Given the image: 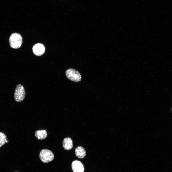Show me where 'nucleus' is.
I'll return each mask as SVG.
<instances>
[{"instance_id":"423d86ee","label":"nucleus","mask_w":172,"mask_h":172,"mask_svg":"<svg viewBox=\"0 0 172 172\" xmlns=\"http://www.w3.org/2000/svg\"><path fill=\"white\" fill-rule=\"evenodd\" d=\"M71 168L74 172H83L84 170V166L80 161L75 160L72 162Z\"/></svg>"},{"instance_id":"f03ea898","label":"nucleus","mask_w":172,"mask_h":172,"mask_svg":"<svg viewBox=\"0 0 172 172\" xmlns=\"http://www.w3.org/2000/svg\"><path fill=\"white\" fill-rule=\"evenodd\" d=\"M65 74L68 79L75 82H78L81 79V76L79 72L73 69H67L65 72Z\"/></svg>"},{"instance_id":"7ed1b4c3","label":"nucleus","mask_w":172,"mask_h":172,"mask_svg":"<svg viewBox=\"0 0 172 172\" xmlns=\"http://www.w3.org/2000/svg\"><path fill=\"white\" fill-rule=\"evenodd\" d=\"M39 156L41 161L44 163H48L52 161L54 158V155L53 152L47 149L42 150Z\"/></svg>"},{"instance_id":"20e7f679","label":"nucleus","mask_w":172,"mask_h":172,"mask_svg":"<svg viewBox=\"0 0 172 172\" xmlns=\"http://www.w3.org/2000/svg\"><path fill=\"white\" fill-rule=\"evenodd\" d=\"M25 92L23 86L21 84L18 85L16 87L14 94V99L16 102H20L24 99Z\"/></svg>"},{"instance_id":"0eeeda50","label":"nucleus","mask_w":172,"mask_h":172,"mask_svg":"<svg viewBox=\"0 0 172 172\" xmlns=\"http://www.w3.org/2000/svg\"><path fill=\"white\" fill-rule=\"evenodd\" d=\"M62 144L63 148L66 150L71 149L73 147L72 140L69 137L64 138L63 140Z\"/></svg>"},{"instance_id":"f257e3e1","label":"nucleus","mask_w":172,"mask_h":172,"mask_svg":"<svg viewBox=\"0 0 172 172\" xmlns=\"http://www.w3.org/2000/svg\"><path fill=\"white\" fill-rule=\"evenodd\" d=\"M10 45L12 48L17 49L21 46L22 42V38L19 34L14 33L10 36L9 39Z\"/></svg>"},{"instance_id":"6e6552de","label":"nucleus","mask_w":172,"mask_h":172,"mask_svg":"<svg viewBox=\"0 0 172 172\" xmlns=\"http://www.w3.org/2000/svg\"><path fill=\"white\" fill-rule=\"evenodd\" d=\"M75 152L76 156L80 158H83L86 155L85 150L81 146H78L75 148Z\"/></svg>"},{"instance_id":"1a4fd4ad","label":"nucleus","mask_w":172,"mask_h":172,"mask_svg":"<svg viewBox=\"0 0 172 172\" xmlns=\"http://www.w3.org/2000/svg\"><path fill=\"white\" fill-rule=\"evenodd\" d=\"M35 135L38 139L43 140L46 138L47 133L45 130H37L35 132Z\"/></svg>"},{"instance_id":"9b49d317","label":"nucleus","mask_w":172,"mask_h":172,"mask_svg":"<svg viewBox=\"0 0 172 172\" xmlns=\"http://www.w3.org/2000/svg\"><path fill=\"white\" fill-rule=\"evenodd\" d=\"M19 172L16 171V172Z\"/></svg>"},{"instance_id":"39448f33","label":"nucleus","mask_w":172,"mask_h":172,"mask_svg":"<svg viewBox=\"0 0 172 172\" xmlns=\"http://www.w3.org/2000/svg\"><path fill=\"white\" fill-rule=\"evenodd\" d=\"M45 47L42 44L37 43L34 45L32 48L33 51L36 55L40 56L43 55L45 51Z\"/></svg>"},{"instance_id":"f8f14e48","label":"nucleus","mask_w":172,"mask_h":172,"mask_svg":"<svg viewBox=\"0 0 172 172\" xmlns=\"http://www.w3.org/2000/svg\"></svg>"},{"instance_id":"9d476101","label":"nucleus","mask_w":172,"mask_h":172,"mask_svg":"<svg viewBox=\"0 0 172 172\" xmlns=\"http://www.w3.org/2000/svg\"><path fill=\"white\" fill-rule=\"evenodd\" d=\"M8 142L6 140V135L4 133L0 132V147L2 146L5 143Z\"/></svg>"}]
</instances>
